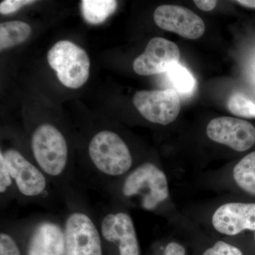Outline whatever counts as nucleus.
<instances>
[{
  "instance_id": "nucleus-5",
  "label": "nucleus",
  "mask_w": 255,
  "mask_h": 255,
  "mask_svg": "<svg viewBox=\"0 0 255 255\" xmlns=\"http://www.w3.org/2000/svg\"><path fill=\"white\" fill-rule=\"evenodd\" d=\"M15 225L26 242V255H65L63 219L53 215H43Z\"/></svg>"
},
{
  "instance_id": "nucleus-11",
  "label": "nucleus",
  "mask_w": 255,
  "mask_h": 255,
  "mask_svg": "<svg viewBox=\"0 0 255 255\" xmlns=\"http://www.w3.org/2000/svg\"><path fill=\"white\" fill-rule=\"evenodd\" d=\"M154 21L165 31L174 32L187 39L200 38L205 31V23L194 11L177 5H161L154 12Z\"/></svg>"
},
{
  "instance_id": "nucleus-23",
  "label": "nucleus",
  "mask_w": 255,
  "mask_h": 255,
  "mask_svg": "<svg viewBox=\"0 0 255 255\" xmlns=\"http://www.w3.org/2000/svg\"><path fill=\"white\" fill-rule=\"evenodd\" d=\"M196 6L203 11H212L217 4V1L214 0H195L194 1Z\"/></svg>"
},
{
  "instance_id": "nucleus-10",
  "label": "nucleus",
  "mask_w": 255,
  "mask_h": 255,
  "mask_svg": "<svg viewBox=\"0 0 255 255\" xmlns=\"http://www.w3.org/2000/svg\"><path fill=\"white\" fill-rule=\"evenodd\" d=\"M180 59V50L174 42L160 37L152 38L145 51L134 60L132 68L139 75L167 73Z\"/></svg>"
},
{
  "instance_id": "nucleus-13",
  "label": "nucleus",
  "mask_w": 255,
  "mask_h": 255,
  "mask_svg": "<svg viewBox=\"0 0 255 255\" xmlns=\"http://www.w3.org/2000/svg\"><path fill=\"white\" fill-rule=\"evenodd\" d=\"M31 33L28 23L10 21L0 24V50L11 48L26 41Z\"/></svg>"
},
{
  "instance_id": "nucleus-21",
  "label": "nucleus",
  "mask_w": 255,
  "mask_h": 255,
  "mask_svg": "<svg viewBox=\"0 0 255 255\" xmlns=\"http://www.w3.org/2000/svg\"><path fill=\"white\" fill-rule=\"evenodd\" d=\"M36 1L32 0H5L0 4V13L1 14H9L18 11L20 8L33 4Z\"/></svg>"
},
{
  "instance_id": "nucleus-8",
  "label": "nucleus",
  "mask_w": 255,
  "mask_h": 255,
  "mask_svg": "<svg viewBox=\"0 0 255 255\" xmlns=\"http://www.w3.org/2000/svg\"><path fill=\"white\" fill-rule=\"evenodd\" d=\"M132 102L139 113L152 124L168 125L180 112V99L172 88L137 92Z\"/></svg>"
},
{
  "instance_id": "nucleus-2",
  "label": "nucleus",
  "mask_w": 255,
  "mask_h": 255,
  "mask_svg": "<svg viewBox=\"0 0 255 255\" xmlns=\"http://www.w3.org/2000/svg\"><path fill=\"white\" fill-rule=\"evenodd\" d=\"M91 176L107 187L127 175L133 159L127 142L116 132L103 130L92 137L87 146Z\"/></svg>"
},
{
  "instance_id": "nucleus-18",
  "label": "nucleus",
  "mask_w": 255,
  "mask_h": 255,
  "mask_svg": "<svg viewBox=\"0 0 255 255\" xmlns=\"http://www.w3.org/2000/svg\"><path fill=\"white\" fill-rule=\"evenodd\" d=\"M230 112L238 117L255 118V104L241 93L231 96L228 102Z\"/></svg>"
},
{
  "instance_id": "nucleus-9",
  "label": "nucleus",
  "mask_w": 255,
  "mask_h": 255,
  "mask_svg": "<svg viewBox=\"0 0 255 255\" xmlns=\"http://www.w3.org/2000/svg\"><path fill=\"white\" fill-rule=\"evenodd\" d=\"M206 133L213 141L238 152L249 150L255 143V128L253 124L234 117L213 119L208 124Z\"/></svg>"
},
{
  "instance_id": "nucleus-17",
  "label": "nucleus",
  "mask_w": 255,
  "mask_h": 255,
  "mask_svg": "<svg viewBox=\"0 0 255 255\" xmlns=\"http://www.w3.org/2000/svg\"><path fill=\"white\" fill-rule=\"evenodd\" d=\"M167 73L177 92L182 95H187L192 92L195 88L196 82L194 77L188 71L187 68L182 65L177 64L172 67Z\"/></svg>"
},
{
  "instance_id": "nucleus-22",
  "label": "nucleus",
  "mask_w": 255,
  "mask_h": 255,
  "mask_svg": "<svg viewBox=\"0 0 255 255\" xmlns=\"http://www.w3.org/2000/svg\"><path fill=\"white\" fill-rule=\"evenodd\" d=\"M186 251L184 247L179 243H169L164 250V255H185Z\"/></svg>"
},
{
  "instance_id": "nucleus-7",
  "label": "nucleus",
  "mask_w": 255,
  "mask_h": 255,
  "mask_svg": "<svg viewBox=\"0 0 255 255\" xmlns=\"http://www.w3.org/2000/svg\"><path fill=\"white\" fill-rule=\"evenodd\" d=\"M103 245L116 247L119 255H140V247L130 215L115 206H106L97 217Z\"/></svg>"
},
{
  "instance_id": "nucleus-6",
  "label": "nucleus",
  "mask_w": 255,
  "mask_h": 255,
  "mask_svg": "<svg viewBox=\"0 0 255 255\" xmlns=\"http://www.w3.org/2000/svg\"><path fill=\"white\" fill-rule=\"evenodd\" d=\"M50 66L56 72L64 86L78 89L86 83L90 75V61L83 48L69 41H60L48 53Z\"/></svg>"
},
{
  "instance_id": "nucleus-19",
  "label": "nucleus",
  "mask_w": 255,
  "mask_h": 255,
  "mask_svg": "<svg viewBox=\"0 0 255 255\" xmlns=\"http://www.w3.org/2000/svg\"><path fill=\"white\" fill-rule=\"evenodd\" d=\"M0 201L5 205L11 201L16 200L14 182L4 160L0 158Z\"/></svg>"
},
{
  "instance_id": "nucleus-15",
  "label": "nucleus",
  "mask_w": 255,
  "mask_h": 255,
  "mask_svg": "<svg viewBox=\"0 0 255 255\" xmlns=\"http://www.w3.org/2000/svg\"><path fill=\"white\" fill-rule=\"evenodd\" d=\"M233 178L242 189L255 195V152L248 154L235 166Z\"/></svg>"
},
{
  "instance_id": "nucleus-12",
  "label": "nucleus",
  "mask_w": 255,
  "mask_h": 255,
  "mask_svg": "<svg viewBox=\"0 0 255 255\" xmlns=\"http://www.w3.org/2000/svg\"><path fill=\"white\" fill-rule=\"evenodd\" d=\"M212 223L218 232L226 236H236L246 230L255 231V204H223L215 211Z\"/></svg>"
},
{
  "instance_id": "nucleus-16",
  "label": "nucleus",
  "mask_w": 255,
  "mask_h": 255,
  "mask_svg": "<svg viewBox=\"0 0 255 255\" xmlns=\"http://www.w3.org/2000/svg\"><path fill=\"white\" fill-rule=\"evenodd\" d=\"M19 237L15 224L1 225L0 255H22Z\"/></svg>"
},
{
  "instance_id": "nucleus-14",
  "label": "nucleus",
  "mask_w": 255,
  "mask_h": 255,
  "mask_svg": "<svg viewBox=\"0 0 255 255\" xmlns=\"http://www.w3.org/2000/svg\"><path fill=\"white\" fill-rule=\"evenodd\" d=\"M114 0H83L82 13L84 18L92 24L104 22L117 8Z\"/></svg>"
},
{
  "instance_id": "nucleus-3",
  "label": "nucleus",
  "mask_w": 255,
  "mask_h": 255,
  "mask_svg": "<svg viewBox=\"0 0 255 255\" xmlns=\"http://www.w3.org/2000/svg\"><path fill=\"white\" fill-rule=\"evenodd\" d=\"M65 255H104L97 217L80 194L65 199Z\"/></svg>"
},
{
  "instance_id": "nucleus-20",
  "label": "nucleus",
  "mask_w": 255,
  "mask_h": 255,
  "mask_svg": "<svg viewBox=\"0 0 255 255\" xmlns=\"http://www.w3.org/2000/svg\"><path fill=\"white\" fill-rule=\"evenodd\" d=\"M203 255H243V252L226 242L218 241L214 246L206 250Z\"/></svg>"
},
{
  "instance_id": "nucleus-1",
  "label": "nucleus",
  "mask_w": 255,
  "mask_h": 255,
  "mask_svg": "<svg viewBox=\"0 0 255 255\" xmlns=\"http://www.w3.org/2000/svg\"><path fill=\"white\" fill-rule=\"evenodd\" d=\"M105 190L110 197L127 201L148 211L157 209L169 196L165 174L149 162L140 164Z\"/></svg>"
},
{
  "instance_id": "nucleus-4",
  "label": "nucleus",
  "mask_w": 255,
  "mask_h": 255,
  "mask_svg": "<svg viewBox=\"0 0 255 255\" xmlns=\"http://www.w3.org/2000/svg\"><path fill=\"white\" fill-rule=\"evenodd\" d=\"M0 158L4 160L12 178L16 200L42 206L53 200L54 186L35 161L14 148L1 150Z\"/></svg>"
},
{
  "instance_id": "nucleus-24",
  "label": "nucleus",
  "mask_w": 255,
  "mask_h": 255,
  "mask_svg": "<svg viewBox=\"0 0 255 255\" xmlns=\"http://www.w3.org/2000/svg\"><path fill=\"white\" fill-rule=\"evenodd\" d=\"M236 2L246 7L253 8V9L255 8V0H238Z\"/></svg>"
}]
</instances>
